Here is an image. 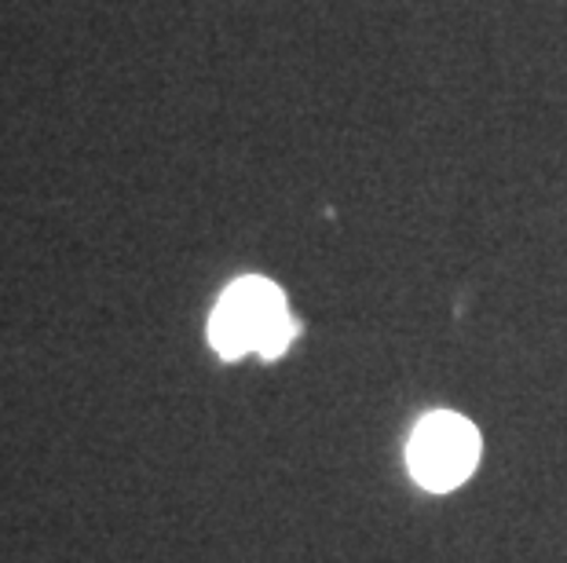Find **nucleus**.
Segmentation results:
<instances>
[{"mask_svg": "<svg viewBox=\"0 0 567 563\" xmlns=\"http://www.w3.org/2000/svg\"><path fill=\"white\" fill-rule=\"evenodd\" d=\"M209 337L224 358H238L249 352L275 358L297 337V322L289 319L286 296L275 282L238 279L213 311Z\"/></svg>", "mask_w": 567, "mask_h": 563, "instance_id": "obj_1", "label": "nucleus"}, {"mask_svg": "<svg viewBox=\"0 0 567 563\" xmlns=\"http://www.w3.org/2000/svg\"><path fill=\"white\" fill-rule=\"evenodd\" d=\"M480 461V432L457 414L425 417L406 447V465L421 487L451 490L476 469Z\"/></svg>", "mask_w": 567, "mask_h": 563, "instance_id": "obj_2", "label": "nucleus"}]
</instances>
